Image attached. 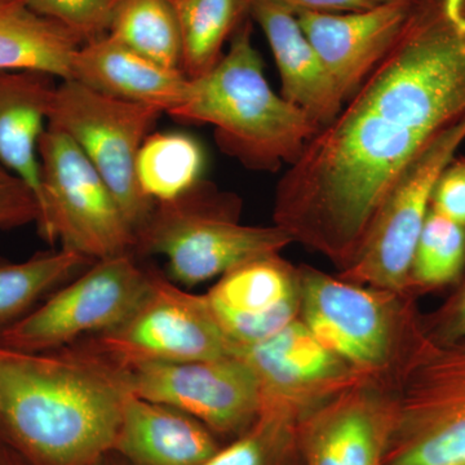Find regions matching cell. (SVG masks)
<instances>
[{"mask_svg":"<svg viewBox=\"0 0 465 465\" xmlns=\"http://www.w3.org/2000/svg\"><path fill=\"white\" fill-rule=\"evenodd\" d=\"M465 118V0H427L275 193V225L347 269L400 174Z\"/></svg>","mask_w":465,"mask_h":465,"instance_id":"cell-1","label":"cell"},{"mask_svg":"<svg viewBox=\"0 0 465 465\" xmlns=\"http://www.w3.org/2000/svg\"><path fill=\"white\" fill-rule=\"evenodd\" d=\"M121 367L235 357L204 295L183 291L161 272L142 304L124 323L84 339Z\"/></svg>","mask_w":465,"mask_h":465,"instance_id":"cell-10","label":"cell"},{"mask_svg":"<svg viewBox=\"0 0 465 465\" xmlns=\"http://www.w3.org/2000/svg\"><path fill=\"white\" fill-rule=\"evenodd\" d=\"M465 269V228L430 208L416 244L410 286L454 282Z\"/></svg>","mask_w":465,"mask_h":465,"instance_id":"cell-26","label":"cell"},{"mask_svg":"<svg viewBox=\"0 0 465 465\" xmlns=\"http://www.w3.org/2000/svg\"><path fill=\"white\" fill-rule=\"evenodd\" d=\"M0 465H15L12 461L7 460V459H0Z\"/></svg>","mask_w":465,"mask_h":465,"instance_id":"cell-34","label":"cell"},{"mask_svg":"<svg viewBox=\"0 0 465 465\" xmlns=\"http://www.w3.org/2000/svg\"><path fill=\"white\" fill-rule=\"evenodd\" d=\"M289 419L286 412H260L246 434L201 465H272L289 430Z\"/></svg>","mask_w":465,"mask_h":465,"instance_id":"cell-27","label":"cell"},{"mask_svg":"<svg viewBox=\"0 0 465 465\" xmlns=\"http://www.w3.org/2000/svg\"><path fill=\"white\" fill-rule=\"evenodd\" d=\"M168 115L182 124L213 125L226 155L266 173L292 166L320 133L304 112L272 90L252 43L250 16L232 34L220 63L191 81L188 99Z\"/></svg>","mask_w":465,"mask_h":465,"instance_id":"cell-3","label":"cell"},{"mask_svg":"<svg viewBox=\"0 0 465 465\" xmlns=\"http://www.w3.org/2000/svg\"><path fill=\"white\" fill-rule=\"evenodd\" d=\"M235 357L255 372L262 388V410L292 412L296 403L312 399V394L341 390L353 382L347 363L323 347L299 320L264 341L237 347Z\"/></svg>","mask_w":465,"mask_h":465,"instance_id":"cell-15","label":"cell"},{"mask_svg":"<svg viewBox=\"0 0 465 465\" xmlns=\"http://www.w3.org/2000/svg\"><path fill=\"white\" fill-rule=\"evenodd\" d=\"M203 170V149L185 134H150L136 158L140 189L155 203L182 197L202 182Z\"/></svg>","mask_w":465,"mask_h":465,"instance_id":"cell-23","label":"cell"},{"mask_svg":"<svg viewBox=\"0 0 465 465\" xmlns=\"http://www.w3.org/2000/svg\"><path fill=\"white\" fill-rule=\"evenodd\" d=\"M302 322L318 341L361 371H376L393 357L403 320L394 293L367 290L312 268L298 271Z\"/></svg>","mask_w":465,"mask_h":465,"instance_id":"cell-12","label":"cell"},{"mask_svg":"<svg viewBox=\"0 0 465 465\" xmlns=\"http://www.w3.org/2000/svg\"><path fill=\"white\" fill-rule=\"evenodd\" d=\"M219 449L197 419L130 393L113 451L131 465H201Z\"/></svg>","mask_w":465,"mask_h":465,"instance_id":"cell-19","label":"cell"},{"mask_svg":"<svg viewBox=\"0 0 465 465\" xmlns=\"http://www.w3.org/2000/svg\"><path fill=\"white\" fill-rule=\"evenodd\" d=\"M43 206L39 232L92 262L136 255V232L99 171L66 134L50 127L39 143Z\"/></svg>","mask_w":465,"mask_h":465,"instance_id":"cell-6","label":"cell"},{"mask_svg":"<svg viewBox=\"0 0 465 465\" xmlns=\"http://www.w3.org/2000/svg\"><path fill=\"white\" fill-rule=\"evenodd\" d=\"M82 45L78 36L34 11L26 0H0V70L45 73L67 81Z\"/></svg>","mask_w":465,"mask_h":465,"instance_id":"cell-21","label":"cell"},{"mask_svg":"<svg viewBox=\"0 0 465 465\" xmlns=\"http://www.w3.org/2000/svg\"><path fill=\"white\" fill-rule=\"evenodd\" d=\"M419 5L385 3L365 11L302 12L296 17L347 103L390 54Z\"/></svg>","mask_w":465,"mask_h":465,"instance_id":"cell-14","label":"cell"},{"mask_svg":"<svg viewBox=\"0 0 465 465\" xmlns=\"http://www.w3.org/2000/svg\"><path fill=\"white\" fill-rule=\"evenodd\" d=\"M39 215L38 201L32 189L0 163V229L38 223Z\"/></svg>","mask_w":465,"mask_h":465,"instance_id":"cell-29","label":"cell"},{"mask_svg":"<svg viewBox=\"0 0 465 465\" xmlns=\"http://www.w3.org/2000/svg\"><path fill=\"white\" fill-rule=\"evenodd\" d=\"M262 2L286 9L295 16L302 12L342 14V12L365 11L378 5L374 0H262Z\"/></svg>","mask_w":465,"mask_h":465,"instance_id":"cell-31","label":"cell"},{"mask_svg":"<svg viewBox=\"0 0 465 465\" xmlns=\"http://www.w3.org/2000/svg\"><path fill=\"white\" fill-rule=\"evenodd\" d=\"M108 35L153 63L180 70L182 36L173 0H121Z\"/></svg>","mask_w":465,"mask_h":465,"instance_id":"cell-25","label":"cell"},{"mask_svg":"<svg viewBox=\"0 0 465 465\" xmlns=\"http://www.w3.org/2000/svg\"><path fill=\"white\" fill-rule=\"evenodd\" d=\"M122 369L131 394L180 410L213 432H243L262 410L258 378L238 357L134 363Z\"/></svg>","mask_w":465,"mask_h":465,"instance_id":"cell-11","label":"cell"},{"mask_svg":"<svg viewBox=\"0 0 465 465\" xmlns=\"http://www.w3.org/2000/svg\"><path fill=\"white\" fill-rule=\"evenodd\" d=\"M430 335L443 341H465V283L440 311L439 331Z\"/></svg>","mask_w":465,"mask_h":465,"instance_id":"cell-32","label":"cell"},{"mask_svg":"<svg viewBox=\"0 0 465 465\" xmlns=\"http://www.w3.org/2000/svg\"><path fill=\"white\" fill-rule=\"evenodd\" d=\"M162 114L154 106L114 99L67 79L57 85L48 118V125L66 134L99 171L136 238L155 207L140 189L136 158Z\"/></svg>","mask_w":465,"mask_h":465,"instance_id":"cell-7","label":"cell"},{"mask_svg":"<svg viewBox=\"0 0 465 465\" xmlns=\"http://www.w3.org/2000/svg\"><path fill=\"white\" fill-rule=\"evenodd\" d=\"M54 78L45 73L0 70V163L32 189L41 213L39 143L56 94Z\"/></svg>","mask_w":465,"mask_h":465,"instance_id":"cell-20","label":"cell"},{"mask_svg":"<svg viewBox=\"0 0 465 465\" xmlns=\"http://www.w3.org/2000/svg\"><path fill=\"white\" fill-rule=\"evenodd\" d=\"M410 331L384 465H465V341Z\"/></svg>","mask_w":465,"mask_h":465,"instance_id":"cell-5","label":"cell"},{"mask_svg":"<svg viewBox=\"0 0 465 465\" xmlns=\"http://www.w3.org/2000/svg\"><path fill=\"white\" fill-rule=\"evenodd\" d=\"M182 36V65L186 78L206 75L224 56L225 43L244 18L250 0H173Z\"/></svg>","mask_w":465,"mask_h":465,"instance_id":"cell-22","label":"cell"},{"mask_svg":"<svg viewBox=\"0 0 465 465\" xmlns=\"http://www.w3.org/2000/svg\"><path fill=\"white\" fill-rule=\"evenodd\" d=\"M94 262L65 249L38 253L23 262L0 260V331L26 316L45 293Z\"/></svg>","mask_w":465,"mask_h":465,"instance_id":"cell-24","label":"cell"},{"mask_svg":"<svg viewBox=\"0 0 465 465\" xmlns=\"http://www.w3.org/2000/svg\"><path fill=\"white\" fill-rule=\"evenodd\" d=\"M378 5H385V3H407V5H423L427 0H374Z\"/></svg>","mask_w":465,"mask_h":465,"instance_id":"cell-33","label":"cell"},{"mask_svg":"<svg viewBox=\"0 0 465 465\" xmlns=\"http://www.w3.org/2000/svg\"><path fill=\"white\" fill-rule=\"evenodd\" d=\"M250 17L262 27L274 54L287 103L320 127L331 124L345 101L335 79L308 41L298 17L262 0H251Z\"/></svg>","mask_w":465,"mask_h":465,"instance_id":"cell-17","label":"cell"},{"mask_svg":"<svg viewBox=\"0 0 465 465\" xmlns=\"http://www.w3.org/2000/svg\"><path fill=\"white\" fill-rule=\"evenodd\" d=\"M391 430L390 402L348 384L305 423V460L307 465H384Z\"/></svg>","mask_w":465,"mask_h":465,"instance_id":"cell-16","label":"cell"},{"mask_svg":"<svg viewBox=\"0 0 465 465\" xmlns=\"http://www.w3.org/2000/svg\"><path fill=\"white\" fill-rule=\"evenodd\" d=\"M124 370L90 342L27 351L0 344V427L33 465H96L113 452Z\"/></svg>","mask_w":465,"mask_h":465,"instance_id":"cell-2","label":"cell"},{"mask_svg":"<svg viewBox=\"0 0 465 465\" xmlns=\"http://www.w3.org/2000/svg\"><path fill=\"white\" fill-rule=\"evenodd\" d=\"M430 208L465 228V155L454 157L434 185Z\"/></svg>","mask_w":465,"mask_h":465,"instance_id":"cell-30","label":"cell"},{"mask_svg":"<svg viewBox=\"0 0 465 465\" xmlns=\"http://www.w3.org/2000/svg\"><path fill=\"white\" fill-rule=\"evenodd\" d=\"M465 142V118L450 125L400 174L342 280L401 292L410 286L416 244L430 208L434 185Z\"/></svg>","mask_w":465,"mask_h":465,"instance_id":"cell-9","label":"cell"},{"mask_svg":"<svg viewBox=\"0 0 465 465\" xmlns=\"http://www.w3.org/2000/svg\"><path fill=\"white\" fill-rule=\"evenodd\" d=\"M70 79L106 96L154 106L166 114L182 106L191 91V79L182 70L153 63L109 35L76 51Z\"/></svg>","mask_w":465,"mask_h":465,"instance_id":"cell-18","label":"cell"},{"mask_svg":"<svg viewBox=\"0 0 465 465\" xmlns=\"http://www.w3.org/2000/svg\"><path fill=\"white\" fill-rule=\"evenodd\" d=\"M204 299L235 347L255 344L298 320L299 273L278 255L251 260L222 275Z\"/></svg>","mask_w":465,"mask_h":465,"instance_id":"cell-13","label":"cell"},{"mask_svg":"<svg viewBox=\"0 0 465 465\" xmlns=\"http://www.w3.org/2000/svg\"><path fill=\"white\" fill-rule=\"evenodd\" d=\"M122 255L100 260L52 293L47 302L0 331V344L56 351L124 322L148 295L154 269Z\"/></svg>","mask_w":465,"mask_h":465,"instance_id":"cell-8","label":"cell"},{"mask_svg":"<svg viewBox=\"0 0 465 465\" xmlns=\"http://www.w3.org/2000/svg\"><path fill=\"white\" fill-rule=\"evenodd\" d=\"M42 16L65 26L82 43L108 35L110 23L121 0H26Z\"/></svg>","mask_w":465,"mask_h":465,"instance_id":"cell-28","label":"cell"},{"mask_svg":"<svg viewBox=\"0 0 465 465\" xmlns=\"http://www.w3.org/2000/svg\"><path fill=\"white\" fill-rule=\"evenodd\" d=\"M238 213L237 197L200 182L176 200L155 203L137 232L136 255L163 256L168 278L194 287L295 242L278 225L241 224Z\"/></svg>","mask_w":465,"mask_h":465,"instance_id":"cell-4","label":"cell"},{"mask_svg":"<svg viewBox=\"0 0 465 465\" xmlns=\"http://www.w3.org/2000/svg\"><path fill=\"white\" fill-rule=\"evenodd\" d=\"M96 465H104V464H103V460H101V461H100V463H99V464H96Z\"/></svg>","mask_w":465,"mask_h":465,"instance_id":"cell-35","label":"cell"}]
</instances>
